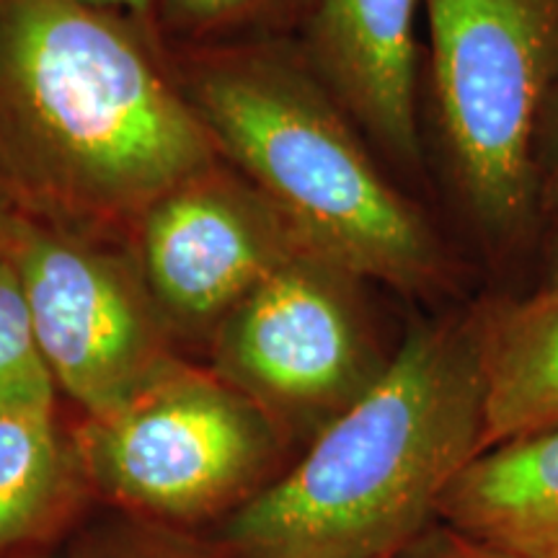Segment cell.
<instances>
[{
	"label": "cell",
	"instance_id": "cell-13",
	"mask_svg": "<svg viewBox=\"0 0 558 558\" xmlns=\"http://www.w3.org/2000/svg\"><path fill=\"white\" fill-rule=\"evenodd\" d=\"M316 0H153L160 45L177 50L298 37Z\"/></svg>",
	"mask_w": 558,
	"mask_h": 558
},
{
	"label": "cell",
	"instance_id": "cell-20",
	"mask_svg": "<svg viewBox=\"0 0 558 558\" xmlns=\"http://www.w3.org/2000/svg\"><path fill=\"white\" fill-rule=\"evenodd\" d=\"M11 558H65V550L60 548H39V550H26V554L11 556Z\"/></svg>",
	"mask_w": 558,
	"mask_h": 558
},
{
	"label": "cell",
	"instance_id": "cell-1",
	"mask_svg": "<svg viewBox=\"0 0 558 558\" xmlns=\"http://www.w3.org/2000/svg\"><path fill=\"white\" fill-rule=\"evenodd\" d=\"M218 160L158 37L81 0H0V177L24 213L130 235Z\"/></svg>",
	"mask_w": 558,
	"mask_h": 558
},
{
	"label": "cell",
	"instance_id": "cell-5",
	"mask_svg": "<svg viewBox=\"0 0 558 558\" xmlns=\"http://www.w3.org/2000/svg\"><path fill=\"white\" fill-rule=\"evenodd\" d=\"M422 9L450 177L488 239L514 241L541 207L558 0H422Z\"/></svg>",
	"mask_w": 558,
	"mask_h": 558
},
{
	"label": "cell",
	"instance_id": "cell-8",
	"mask_svg": "<svg viewBox=\"0 0 558 558\" xmlns=\"http://www.w3.org/2000/svg\"><path fill=\"white\" fill-rule=\"evenodd\" d=\"M128 239L173 341L205 347L251 290L308 248L222 158L160 194Z\"/></svg>",
	"mask_w": 558,
	"mask_h": 558
},
{
	"label": "cell",
	"instance_id": "cell-12",
	"mask_svg": "<svg viewBox=\"0 0 558 558\" xmlns=\"http://www.w3.org/2000/svg\"><path fill=\"white\" fill-rule=\"evenodd\" d=\"M476 316L484 448L558 427V284Z\"/></svg>",
	"mask_w": 558,
	"mask_h": 558
},
{
	"label": "cell",
	"instance_id": "cell-17",
	"mask_svg": "<svg viewBox=\"0 0 558 558\" xmlns=\"http://www.w3.org/2000/svg\"><path fill=\"white\" fill-rule=\"evenodd\" d=\"M550 135L546 137V160L541 163V207L558 220V81L546 114Z\"/></svg>",
	"mask_w": 558,
	"mask_h": 558
},
{
	"label": "cell",
	"instance_id": "cell-10",
	"mask_svg": "<svg viewBox=\"0 0 558 558\" xmlns=\"http://www.w3.org/2000/svg\"><path fill=\"white\" fill-rule=\"evenodd\" d=\"M437 520L514 558H558V427L481 450Z\"/></svg>",
	"mask_w": 558,
	"mask_h": 558
},
{
	"label": "cell",
	"instance_id": "cell-3",
	"mask_svg": "<svg viewBox=\"0 0 558 558\" xmlns=\"http://www.w3.org/2000/svg\"><path fill=\"white\" fill-rule=\"evenodd\" d=\"M166 52L220 158L305 246L411 295L445 284L450 262L437 230L383 173L298 37Z\"/></svg>",
	"mask_w": 558,
	"mask_h": 558
},
{
	"label": "cell",
	"instance_id": "cell-7",
	"mask_svg": "<svg viewBox=\"0 0 558 558\" xmlns=\"http://www.w3.org/2000/svg\"><path fill=\"white\" fill-rule=\"evenodd\" d=\"M9 251L41 357L78 416L122 407L181 357L130 246L21 213Z\"/></svg>",
	"mask_w": 558,
	"mask_h": 558
},
{
	"label": "cell",
	"instance_id": "cell-19",
	"mask_svg": "<svg viewBox=\"0 0 558 558\" xmlns=\"http://www.w3.org/2000/svg\"><path fill=\"white\" fill-rule=\"evenodd\" d=\"M21 213H24V207L19 205L16 194L11 192V186L0 177V246H5L11 241L13 226H16Z\"/></svg>",
	"mask_w": 558,
	"mask_h": 558
},
{
	"label": "cell",
	"instance_id": "cell-2",
	"mask_svg": "<svg viewBox=\"0 0 558 558\" xmlns=\"http://www.w3.org/2000/svg\"><path fill=\"white\" fill-rule=\"evenodd\" d=\"M481 448L476 316L416 324L388 373L209 533L235 558H396Z\"/></svg>",
	"mask_w": 558,
	"mask_h": 558
},
{
	"label": "cell",
	"instance_id": "cell-11",
	"mask_svg": "<svg viewBox=\"0 0 558 558\" xmlns=\"http://www.w3.org/2000/svg\"><path fill=\"white\" fill-rule=\"evenodd\" d=\"M94 507L60 407L0 411V558L60 548Z\"/></svg>",
	"mask_w": 558,
	"mask_h": 558
},
{
	"label": "cell",
	"instance_id": "cell-4",
	"mask_svg": "<svg viewBox=\"0 0 558 558\" xmlns=\"http://www.w3.org/2000/svg\"><path fill=\"white\" fill-rule=\"evenodd\" d=\"M96 507L215 530L292 463L290 439L209 365L177 357L122 407L73 424Z\"/></svg>",
	"mask_w": 558,
	"mask_h": 558
},
{
	"label": "cell",
	"instance_id": "cell-18",
	"mask_svg": "<svg viewBox=\"0 0 558 558\" xmlns=\"http://www.w3.org/2000/svg\"><path fill=\"white\" fill-rule=\"evenodd\" d=\"M81 3H88L94 5V9L117 13V16L135 21L137 26H143L145 32H150L153 37H158L156 19H153V0H81Z\"/></svg>",
	"mask_w": 558,
	"mask_h": 558
},
{
	"label": "cell",
	"instance_id": "cell-16",
	"mask_svg": "<svg viewBox=\"0 0 558 558\" xmlns=\"http://www.w3.org/2000/svg\"><path fill=\"white\" fill-rule=\"evenodd\" d=\"M396 558H514L497 550L486 543H481L471 535L460 533V530L445 525V522H435L424 530L414 543H409Z\"/></svg>",
	"mask_w": 558,
	"mask_h": 558
},
{
	"label": "cell",
	"instance_id": "cell-14",
	"mask_svg": "<svg viewBox=\"0 0 558 558\" xmlns=\"http://www.w3.org/2000/svg\"><path fill=\"white\" fill-rule=\"evenodd\" d=\"M58 407V388L41 357L24 288L5 243L0 246V411Z\"/></svg>",
	"mask_w": 558,
	"mask_h": 558
},
{
	"label": "cell",
	"instance_id": "cell-15",
	"mask_svg": "<svg viewBox=\"0 0 558 558\" xmlns=\"http://www.w3.org/2000/svg\"><path fill=\"white\" fill-rule=\"evenodd\" d=\"M65 558H235L209 530H181L94 507L62 543Z\"/></svg>",
	"mask_w": 558,
	"mask_h": 558
},
{
	"label": "cell",
	"instance_id": "cell-6",
	"mask_svg": "<svg viewBox=\"0 0 558 558\" xmlns=\"http://www.w3.org/2000/svg\"><path fill=\"white\" fill-rule=\"evenodd\" d=\"M365 279L300 248L222 318L209 367L277 424L292 448L308 445L388 373Z\"/></svg>",
	"mask_w": 558,
	"mask_h": 558
},
{
	"label": "cell",
	"instance_id": "cell-21",
	"mask_svg": "<svg viewBox=\"0 0 558 558\" xmlns=\"http://www.w3.org/2000/svg\"><path fill=\"white\" fill-rule=\"evenodd\" d=\"M546 284H558V243L550 254V269H548V282Z\"/></svg>",
	"mask_w": 558,
	"mask_h": 558
},
{
	"label": "cell",
	"instance_id": "cell-9",
	"mask_svg": "<svg viewBox=\"0 0 558 558\" xmlns=\"http://www.w3.org/2000/svg\"><path fill=\"white\" fill-rule=\"evenodd\" d=\"M422 0H316L298 45L362 135L399 169L422 166L416 122Z\"/></svg>",
	"mask_w": 558,
	"mask_h": 558
}]
</instances>
